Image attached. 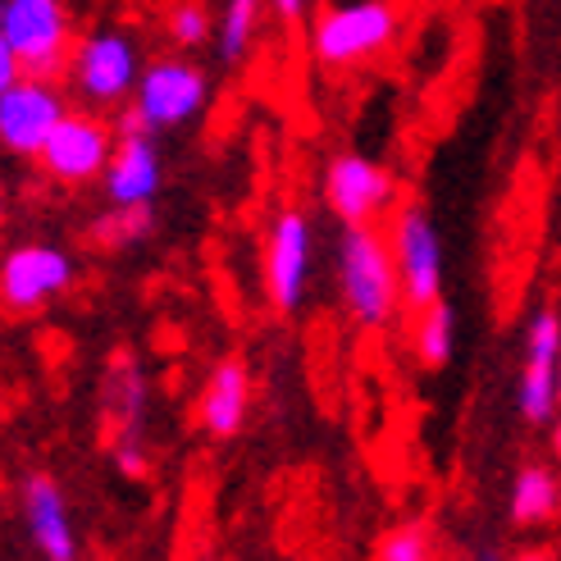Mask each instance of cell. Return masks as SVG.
<instances>
[{"mask_svg":"<svg viewBox=\"0 0 561 561\" xmlns=\"http://www.w3.org/2000/svg\"><path fill=\"white\" fill-rule=\"evenodd\" d=\"M398 202V179L370 156H333L324 170V206L343 224H375Z\"/></svg>","mask_w":561,"mask_h":561,"instance_id":"cell-8","label":"cell"},{"mask_svg":"<svg viewBox=\"0 0 561 561\" xmlns=\"http://www.w3.org/2000/svg\"><path fill=\"white\" fill-rule=\"evenodd\" d=\"M265 5H274V14L284 23H301L306 10H311V0H265Z\"/></svg>","mask_w":561,"mask_h":561,"instance_id":"cell-25","label":"cell"},{"mask_svg":"<svg viewBox=\"0 0 561 561\" xmlns=\"http://www.w3.org/2000/svg\"><path fill=\"white\" fill-rule=\"evenodd\" d=\"M261 14H265V0H224V19H219L224 65H238L251 50V42H256V33H261Z\"/></svg>","mask_w":561,"mask_h":561,"instance_id":"cell-19","label":"cell"},{"mask_svg":"<svg viewBox=\"0 0 561 561\" xmlns=\"http://www.w3.org/2000/svg\"><path fill=\"white\" fill-rule=\"evenodd\" d=\"M516 407L529 425H548L552 411H557V360H529L525 356V370L516 383Z\"/></svg>","mask_w":561,"mask_h":561,"instance_id":"cell-18","label":"cell"},{"mask_svg":"<svg viewBox=\"0 0 561 561\" xmlns=\"http://www.w3.org/2000/svg\"><path fill=\"white\" fill-rule=\"evenodd\" d=\"M65 115V96L50 88V78H14L0 92V151L37 156L55 119Z\"/></svg>","mask_w":561,"mask_h":561,"instance_id":"cell-10","label":"cell"},{"mask_svg":"<svg viewBox=\"0 0 561 561\" xmlns=\"http://www.w3.org/2000/svg\"><path fill=\"white\" fill-rule=\"evenodd\" d=\"M398 27L402 19L392 0H347L316 19L311 50L324 69H356L398 42Z\"/></svg>","mask_w":561,"mask_h":561,"instance_id":"cell-2","label":"cell"},{"mask_svg":"<svg viewBox=\"0 0 561 561\" xmlns=\"http://www.w3.org/2000/svg\"><path fill=\"white\" fill-rule=\"evenodd\" d=\"M133 119L147 133L160 128H183L206 110L210 101V78L206 69H196L187 60H151L133 82Z\"/></svg>","mask_w":561,"mask_h":561,"instance_id":"cell-4","label":"cell"},{"mask_svg":"<svg viewBox=\"0 0 561 561\" xmlns=\"http://www.w3.org/2000/svg\"><path fill=\"white\" fill-rule=\"evenodd\" d=\"M339 288L343 306L360 329H388L402 311L398 270H392L388 238L375 224H347L339 242Z\"/></svg>","mask_w":561,"mask_h":561,"instance_id":"cell-1","label":"cell"},{"mask_svg":"<svg viewBox=\"0 0 561 561\" xmlns=\"http://www.w3.org/2000/svg\"><path fill=\"white\" fill-rule=\"evenodd\" d=\"M105 192H110V202L115 206H147L156 202V192H160V151L151 142V133L137 124L133 115H124L119 124V137H115V147H110V160H105Z\"/></svg>","mask_w":561,"mask_h":561,"instance_id":"cell-12","label":"cell"},{"mask_svg":"<svg viewBox=\"0 0 561 561\" xmlns=\"http://www.w3.org/2000/svg\"><path fill=\"white\" fill-rule=\"evenodd\" d=\"M73 284V261L60 247H19L0 265V306L10 316H33Z\"/></svg>","mask_w":561,"mask_h":561,"instance_id":"cell-9","label":"cell"},{"mask_svg":"<svg viewBox=\"0 0 561 561\" xmlns=\"http://www.w3.org/2000/svg\"><path fill=\"white\" fill-rule=\"evenodd\" d=\"M23 516H27V535H33V548L50 561H73L78 557V539L69 525V502L55 489L50 474H33L23 489Z\"/></svg>","mask_w":561,"mask_h":561,"instance_id":"cell-13","label":"cell"},{"mask_svg":"<svg viewBox=\"0 0 561 561\" xmlns=\"http://www.w3.org/2000/svg\"><path fill=\"white\" fill-rule=\"evenodd\" d=\"M311 261H316V238L311 219L301 210H278L265 238V293L274 311L293 316L311 288Z\"/></svg>","mask_w":561,"mask_h":561,"instance_id":"cell-7","label":"cell"},{"mask_svg":"<svg viewBox=\"0 0 561 561\" xmlns=\"http://www.w3.org/2000/svg\"><path fill=\"white\" fill-rule=\"evenodd\" d=\"M65 69L73 78V88L92 105H119L133 92L137 73H142V60H137V42L128 33L101 27V33H92L78 50H69Z\"/></svg>","mask_w":561,"mask_h":561,"instance_id":"cell-6","label":"cell"},{"mask_svg":"<svg viewBox=\"0 0 561 561\" xmlns=\"http://www.w3.org/2000/svg\"><path fill=\"white\" fill-rule=\"evenodd\" d=\"M379 557L383 561H425L430 557V535L425 529H392V535L379 543Z\"/></svg>","mask_w":561,"mask_h":561,"instance_id":"cell-22","label":"cell"},{"mask_svg":"<svg viewBox=\"0 0 561 561\" xmlns=\"http://www.w3.org/2000/svg\"><path fill=\"white\" fill-rule=\"evenodd\" d=\"M210 33H215V19H210V10L202 5V0H174L170 5V37L179 46H187V50L206 46Z\"/></svg>","mask_w":561,"mask_h":561,"instance_id":"cell-21","label":"cell"},{"mask_svg":"<svg viewBox=\"0 0 561 561\" xmlns=\"http://www.w3.org/2000/svg\"><path fill=\"white\" fill-rule=\"evenodd\" d=\"M388 251H392V270H398V288H402L407 311H420V306L443 297V238H438L425 206L407 202L392 215Z\"/></svg>","mask_w":561,"mask_h":561,"instance_id":"cell-5","label":"cell"},{"mask_svg":"<svg viewBox=\"0 0 561 561\" xmlns=\"http://www.w3.org/2000/svg\"><path fill=\"white\" fill-rule=\"evenodd\" d=\"M142 402H147V379L137 370V356L119 352L110 356V370H105V420L115 425V434H137L142 430Z\"/></svg>","mask_w":561,"mask_h":561,"instance_id":"cell-15","label":"cell"},{"mask_svg":"<svg viewBox=\"0 0 561 561\" xmlns=\"http://www.w3.org/2000/svg\"><path fill=\"white\" fill-rule=\"evenodd\" d=\"M110 147H115V133H110V124L92 119V115H65L55 119V128L46 133L42 142V164L50 179L60 183H92L101 179L105 160H110Z\"/></svg>","mask_w":561,"mask_h":561,"instance_id":"cell-11","label":"cell"},{"mask_svg":"<svg viewBox=\"0 0 561 561\" xmlns=\"http://www.w3.org/2000/svg\"><path fill=\"white\" fill-rule=\"evenodd\" d=\"M115 466H119L124 480H147L151 457L142 453V438L137 434H115Z\"/></svg>","mask_w":561,"mask_h":561,"instance_id":"cell-23","label":"cell"},{"mask_svg":"<svg viewBox=\"0 0 561 561\" xmlns=\"http://www.w3.org/2000/svg\"><path fill=\"white\" fill-rule=\"evenodd\" d=\"M151 229H156L151 202L147 206H115V215H101L92 224V242L96 247H133V242H147Z\"/></svg>","mask_w":561,"mask_h":561,"instance_id":"cell-20","label":"cell"},{"mask_svg":"<svg viewBox=\"0 0 561 561\" xmlns=\"http://www.w3.org/2000/svg\"><path fill=\"white\" fill-rule=\"evenodd\" d=\"M14 78H23V69H19V55L10 50V42H5V37H0V92H5Z\"/></svg>","mask_w":561,"mask_h":561,"instance_id":"cell-24","label":"cell"},{"mask_svg":"<svg viewBox=\"0 0 561 561\" xmlns=\"http://www.w3.org/2000/svg\"><path fill=\"white\" fill-rule=\"evenodd\" d=\"M0 37L10 42L27 78H60L73 50L65 0H5Z\"/></svg>","mask_w":561,"mask_h":561,"instance_id":"cell-3","label":"cell"},{"mask_svg":"<svg viewBox=\"0 0 561 561\" xmlns=\"http://www.w3.org/2000/svg\"><path fill=\"white\" fill-rule=\"evenodd\" d=\"M557 516V474L548 466H525L512 484V520L543 525Z\"/></svg>","mask_w":561,"mask_h":561,"instance_id":"cell-17","label":"cell"},{"mask_svg":"<svg viewBox=\"0 0 561 561\" xmlns=\"http://www.w3.org/2000/svg\"><path fill=\"white\" fill-rule=\"evenodd\" d=\"M247 411H251V375L247 366L233 356V360H219L206 392H202V430L215 434V438H233L242 425H247Z\"/></svg>","mask_w":561,"mask_h":561,"instance_id":"cell-14","label":"cell"},{"mask_svg":"<svg viewBox=\"0 0 561 561\" xmlns=\"http://www.w3.org/2000/svg\"><path fill=\"white\" fill-rule=\"evenodd\" d=\"M0 10H5V0H0Z\"/></svg>","mask_w":561,"mask_h":561,"instance_id":"cell-26","label":"cell"},{"mask_svg":"<svg viewBox=\"0 0 561 561\" xmlns=\"http://www.w3.org/2000/svg\"><path fill=\"white\" fill-rule=\"evenodd\" d=\"M415 316L420 320H415V333H411V347L430 370H443L447 360H453V352H457V311L438 297L430 306H420Z\"/></svg>","mask_w":561,"mask_h":561,"instance_id":"cell-16","label":"cell"}]
</instances>
